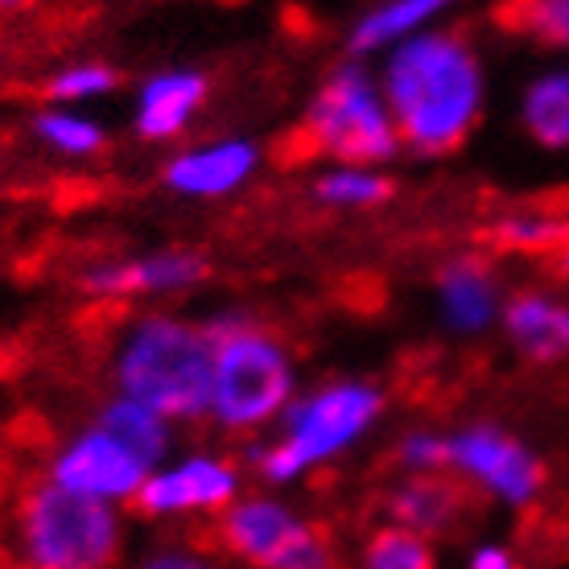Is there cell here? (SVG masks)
I'll return each mask as SVG.
<instances>
[{"label":"cell","mask_w":569,"mask_h":569,"mask_svg":"<svg viewBox=\"0 0 569 569\" xmlns=\"http://www.w3.org/2000/svg\"><path fill=\"white\" fill-rule=\"evenodd\" d=\"M385 103L400 141L421 153H446L467 137L479 116L483 74L458 38H409L397 46L385 71Z\"/></svg>","instance_id":"1"},{"label":"cell","mask_w":569,"mask_h":569,"mask_svg":"<svg viewBox=\"0 0 569 569\" xmlns=\"http://www.w3.org/2000/svg\"><path fill=\"white\" fill-rule=\"evenodd\" d=\"M120 388L161 417L211 413L214 342L194 327L153 318L129 335L120 351Z\"/></svg>","instance_id":"2"},{"label":"cell","mask_w":569,"mask_h":569,"mask_svg":"<svg viewBox=\"0 0 569 569\" xmlns=\"http://www.w3.org/2000/svg\"><path fill=\"white\" fill-rule=\"evenodd\" d=\"M21 569H108L120 553L112 503L58 487H33L13 520Z\"/></svg>","instance_id":"3"},{"label":"cell","mask_w":569,"mask_h":569,"mask_svg":"<svg viewBox=\"0 0 569 569\" xmlns=\"http://www.w3.org/2000/svg\"><path fill=\"white\" fill-rule=\"evenodd\" d=\"M214 342V376H211V413L223 426L248 429L260 426L284 409L293 376L289 359L272 339L257 330L231 327L211 335Z\"/></svg>","instance_id":"4"},{"label":"cell","mask_w":569,"mask_h":569,"mask_svg":"<svg viewBox=\"0 0 569 569\" xmlns=\"http://www.w3.org/2000/svg\"><path fill=\"white\" fill-rule=\"evenodd\" d=\"M376 417H380V392L368 385H335L318 397L301 400L289 413L284 441L264 455V475L277 483L298 479L301 470L347 450Z\"/></svg>","instance_id":"5"},{"label":"cell","mask_w":569,"mask_h":569,"mask_svg":"<svg viewBox=\"0 0 569 569\" xmlns=\"http://www.w3.org/2000/svg\"><path fill=\"white\" fill-rule=\"evenodd\" d=\"M310 132L318 149L339 161H385L400 144L392 112L368 74L347 67L322 87L310 112Z\"/></svg>","instance_id":"6"},{"label":"cell","mask_w":569,"mask_h":569,"mask_svg":"<svg viewBox=\"0 0 569 569\" xmlns=\"http://www.w3.org/2000/svg\"><path fill=\"white\" fill-rule=\"evenodd\" d=\"M223 545L257 569H327V545L277 499H243L223 516Z\"/></svg>","instance_id":"7"},{"label":"cell","mask_w":569,"mask_h":569,"mask_svg":"<svg viewBox=\"0 0 569 569\" xmlns=\"http://www.w3.org/2000/svg\"><path fill=\"white\" fill-rule=\"evenodd\" d=\"M450 467L467 470L475 483L508 503H528L541 491L545 470L525 446L491 426H470L450 438Z\"/></svg>","instance_id":"8"},{"label":"cell","mask_w":569,"mask_h":569,"mask_svg":"<svg viewBox=\"0 0 569 569\" xmlns=\"http://www.w3.org/2000/svg\"><path fill=\"white\" fill-rule=\"evenodd\" d=\"M149 479V462L137 458L124 446L116 441L108 429H91L79 441H71L54 462V483L67 487V491H79V496L91 499H129L137 496Z\"/></svg>","instance_id":"9"},{"label":"cell","mask_w":569,"mask_h":569,"mask_svg":"<svg viewBox=\"0 0 569 569\" xmlns=\"http://www.w3.org/2000/svg\"><path fill=\"white\" fill-rule=\"evenodd\" d=\"M236 496V470L214 458H186L178 467L149 475L144 487L137 491L149 516H178V512H207V508H223Z\"/></svg>","instance_id":"10"},{"label":"cell","mask_w":569,"mask_h":569,"mask_svg":"<svg viewBox=\"0 0 569 569\" xmlns=\"http://www.w3.org/2000/svg\"><path fill=\"white\" fill-rule=\"evenodd\" d=\"M252 166H257V149L248 141H219L178 157L170 170H166V182L173 190H182V194L211 199V194L236 190L252 173Z\"/></svg>","instance_id":"11"},{"label":"cell","mask_w":569,"mask_h":569,"mask_svg":"<svg viewBox=\"0 0 569 569\" xmlns=\"http://www.w3.org/2000/svg\"><path fill=\"white\" fill-rule=\"evenodd\" d=\"M202 257L190 252H157V257L129 260V264H108L87 277L91 293H161V289H182L202 281Z\"/></svg>","instance_id":"12"},{"label":"cell","mask_w":569,"mask_h":569,"mask_svg":"<svg viewBox=\"0 0 569 569\" xmlns=\"http://www.w3.org/2000/svg\"><path fill=\"white\" fill-rule=\"evenodd\" d=\"M508 335L520 351L532 359H561L569 356V306L541 293H520L503 313Z\"/></svg>","instance_id":"13"},{"label":"cell","mask_w":569,"mask_h":569,"mask_svg":"<svg viewBox=\"0 0 569 569\" xmlns=\"http://www.w3.org/2000/svg\"><path fill=\"white\" fill-rule=\"evenodd\" d=\"M202 83L199 74H157L153 83H144L141 91V108H137V129L141 137L157 141V137H173V132L186 129V120L194 116V108L202 103Z\"/></svg>","instance_id":"14"},{"label":"cell","mask_w":569,"mask_h":569,"mask_svg":"<svg viewBox=\"0 0 569 569\" xmlns=\"http://www.w3.org/2000/svg\"><path fill=\"white\" fill-rule=\"evenodd\" d=\"M392 516L400 528H413L421 537L450 528L462 516V487L438 475H421L413 483H405L392 496Z\"/></svg>","instance_id":"15"},{"label":"cell","mask_w":569,"mask_h":569,"mask_svg":"<svg viewBox=\"0 0 569 569\" xmlns=\"http://www.w3.org/2000/svg\"><path fill=\"white\" fill-rule=\"evenodd\" d=\"M441 310L458 330H479L496 313V281L483 260H458L441 272Z\"/></svg>","instance_id":"16"},{"label":"cell","mask_w":569,"mask_h":569,"mask_svg":"<svg viewBox=\"0 0 569 569\" xmlns=\"http://www.w3.org/2000/svg\"><path fill=\"white\" fill-rule=\"evenodd\" d=\"M100 429H108L116 441H124L132 455L144 458L149 467H153L157 458L166 455V446H170L166 417L157 413V409H149V405H141V400H132V397L108 405V409H103Z\"/></svg>","instance_id":"17"},{"label":"cell","mask_w":569,"mask_h":569,"mask_svg":"<svg viewBox=\"0 0 569 569\" xmlns=\"http://www.w3.org/2000/svg\"><path fill=\"white\" fill-rule=\"evenodd\" d=\"M525 124L549 149H569V71L545 74L528 87Z\"/></svg>","instance_id":"18"},{"label":"cell","mask_w":569,"mask_h":569,"mask_svg":"<svg viewBox=\"0 0 569 569\" xmlns=\"http://www.w3.org/2000/svg\"><path fill=\"white\" fill-rule=\"evenodd\" d=\"M450 0H388L380 4L371 17H363L356 29V50L368 54V50H380V46L405 42L417 26H426L446 9Z\"/></svg>","instance_id":"19"},{"label":"cell","mask_w":569,"mask_h":569,"mask_svg":"<svg viewBox=\"0 0 569 569\" xmlns=\"http://www.w3.org/2000/svg\"><path fill=\"white\" fill-rule=\"evenodd\" d=\"M363 569H433V553H429L421 532L392 525V528H380L368 541Z\"/></svg>","instance_id":"20"},{"label":"cell","mask_w":569,"mask_h":569,"mask_svg":"<svg viewBox=\"0 0 569 569\" xmlns=\"http://www.w3.org/2000/svg\"><path fill=\"white\" fill-rule=\"evenodd\" d=\"M496 240L503 248H520V252H549V248L561 252L569 243V219H557V214H516V219L499 223Z\"/></svg>","instance_id":"21"},{"label":"cell","mask_w":569,"mask_h":569,"mask_svg":"<svg viewBox=\"0 0 569 569\" xmlns=\"http://www.w3.org/2000/svg\"><path fill=\"white\" fill-rule=\"evenodd\" d=\"M318 194L335 207H371V202L388 199V182L363 166H342L318 182Z\"/></svg>","instance_id":"22"},{"label":"cell","mask_w":569,"mask_h":569,"mask_svg":"<svg viewBox=\"0 0 569 569\" xmlns=\"http://www.w3.org/2000/svg\"><path fill=\"white\" fill-rule=\"evenodd\" d=\"M38 132H42L54 149H62V153H91V149H100V141H103L100 124H91V120H83V116H74V112H46L42 120H38Z\"/></svg>","instance_id":"23"},{"label":"cell","mask_w":569,"mask_h":569,"mask_svg":"<svg viewBox=\"0 0 569 569\" xmlns=\"http://www.w3.org/2000/svg\"><path fill=\"white\" fill-rule=\"evenodd\" d=\"M520 26L545 42L569 46V4L561 0H520Z\"/></svg>","instance_id":"24"},{"label":"cell","mask_w":569,"mask_h":569,"mask_svg":"<svg viewBox=\"0 0 569 569\" xmlns=\"http://www.w3.org/2000/svg\"><path fill=\"white\" fill-rule=\"evenodd\" d=\"M116 74L108 67H96V62H83V67H71V71H62L50 83V96L54 100H91V96H103V91H112Z\"/></svg>","instance_id":"25"},{"label":"cell","mask_w":569,"mask_h":569,"mask_svg":"<svg viewBox=\"0 0 569 569\" xmlns=\"http://www.w3.org/2000/svg\"><path fill=\"white\" fill-rule=\"evenodd\" d=\"M400 458L417 470H433L441 462H450V441L433 438V433H413V438H405V446H400Z\"/></svg>","instance_id":"26"},{"label":"cell","mask_w":569,"mask_h":569,"mask_svg":"<svg viewBox=\"0 0 569 569\" xmlns=\"http://www.w3.org/2000/svg\"><path fill=\"white\" fill-rule=\"evenodd\" d=\"M141 569H214V566L199 553H153Z\"/></svg>","instance_id":"27"},{"label":"cell","mask_w":569,"mask_h":569,"mask_svg":"<svg viewBox=\"0 0 569 569\" xmlns=\"http://www.w3.org/2000/svg\"><path fill=\"white\" fill-rule=\"evenodd\" d=\"M470 569H516V566H512V557L503 553V549H496V545H487V549H479V553H475Z\"/></svg>","instance_id":"28"},{"label":"cell","mask_w":569,"mask_h":569,"mask_svg":"<svg viewBox=\"0 0 569 569\" xmlns=\"http://www.w3.org/2000/svg\"><path fill=\"white\" fill-rule=\"evenodd\" d=\"M557 264H561V272H566V277H569V243H566V248H561V252H557Z\"/></svg>","instance_id":"29"},{"label":"cell","mask_w":569,"mask_h":569,"mask_svg":"<svg viewBox=\"0 0 569 569\" xmlns=\"http://www.w3.org/2000/svg\"><path fill=\"white\" fill-rule=\"evenodd\" d=\"M0 4H17V0H0Z\"/></svg>","instance_id":"30"},{"label":"cell","mask_w":569,"mask_h":569,"mask_svg":"<svg viewBox=\"0 0 569 569\" xmlns=\"http://www.w3.org/2000/svg\"><path fill=\"white\" fill-rule=\"evenodd\" d=\"M561 4H569V0H561Z\"/></svg>","instance_id":"31"},{"label":"cell","mask_w":569,"mask_h":569,"mask_svg":"<svg viewBox=\"0 0 569 569\" xmlns=\"http://www.w3.org/2000/svg\"><path fill=\"white\" fill-rule=\"evenodd\" d=\"M0 569H9V566H0Z\"/></svg>","instance_id":"32"}]
</instances>
